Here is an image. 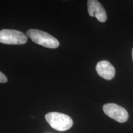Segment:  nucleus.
<instances>
[{
    "label": "nucleus",
    "instance_id": "1",
    "mask_svg": "<svg viewBox=\"0 0 133 133\" xmlns=\"http://www.w3.org/2000/svg\"><path fill=\"white\" fill-rule=\"evenodd\" d=\"M26 35L33 42L43 47L55 49L59 46V41L56 38L40 30L30 29Z\"/></svg>",
    "mask_w": 133,
    "mask_h": 133
},
{
    "label": "nucleus",
    "instance_id": "2",
    "mask_svg": "<svg viewBox=\"0 0 133 133\" xmlns=\"http://www.w3.org/2000/svg\"><path fill=\"white\" fill-rule=\"evenodd\" d=\"M45 118L52 128L59 131L68 130L74 124L70 116L59 112L48 113L46 115Z\"/></svg>",
    "mask_w": 133,
    "mask_h": 133
},
{
    "label": "nucleus",
    "instance_id": "3",
    "mask_svg": "<svg viewBox=\"0 0 133 133\" xmlns=\"http://www.w3.org/2000/svg\"><path fill=\"white\" fill-rule=\"evenodd\" d=\"M28 38L22 31L12 29L0 30V43L6 44L21 45L25 44Z\"/></svg>",
    "mask_w": 133,
    "mask_h": 133
},
{
    "label": "nucleus",
    "instance_id": "4",
    "mask_svg": "<svg viewBox=\"0 0 133 133\" xmlns=\"http://www.w3.org/2000/svg\"><path fill=\"white\" fill-rule=\"evenodd\" d=\"M105 114L119 123L126 122L128 119V113L124 108L114 103H109L103 106Z\"/></svg>",
    "mask_w": 133,
    "mask_h": 133
},
{
    "label": "nucleus",
    "instance_id": "5",
    "mask_svg": "<svg viewBox=\"0 0 133 133\" xmlns=\"http://www.w3.org/2000/svg\"><path fill=\"white\" fill-rule=\"evenodd\" d=\"M88 14L91 17H95L101 22L107 20V13L102 4L97 0H89L87 2Z\"/></svg>",
    "mask_w": 133,
    "mask_h": 133
},
{
    "label": "nucleus",
    "instance_id": "6",
    "mask_svg": "<svg viewBox=\"0 0 133 133\" xmlns=\"http://www.w3.org/2000/svg\"><path fill=\"white\" fill-rule=\"evenodd\" d=\"M96 70L98 75L107 80H111L115 75V69L110 62L107 61H101L96 65Z\"/></svg>",
    "mask_w": 133,
    "mask_h": 133
},
{
    "label": "nucleus",
    "instance_id": "7",
    "mask_svg": "<svg viewBox=\"0 0 133 133\" xmlns=\"http://www.w3.org/2000/svg\"><path fill=\"white\" fill-rule=\"evenodd\" d=\"M8 81L7 77L4 74L0 71V83H5Z\"/></svg>",
    "mask_w": 133,
    "mask_h": 133
},
{
    "label": "nucleus",
    "instance_id": "8",
    "mask_svg": "<svg viewBox=\"0 0 133 133\" xmlns=\"http://www.w3.org/2000/svg\"><path fill=\"white\" fill-rule=\"evenodd\" d=\"M132 60H133V48H132Z\"/></svg>",
    "mask_w": 133,
    "mask_h": 133
}]
</instances>
